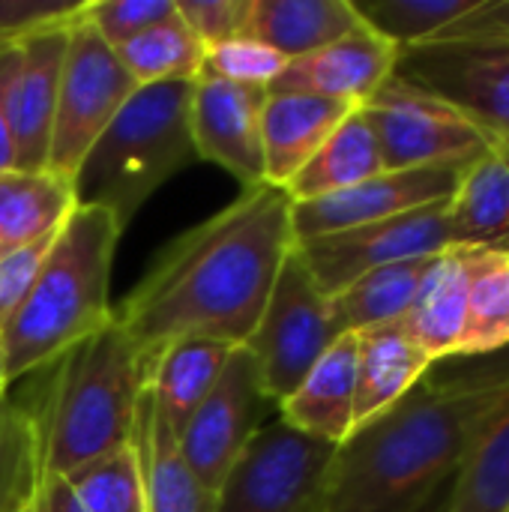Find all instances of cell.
Segmentation results:
<instances>
[{
    "label": "cell",
    "instance_id": "cell-1",
    "mask_svg": "<svg viewBox=\"0 0 509 512\" xmlns=\"http://www.w3.org/2000/svg\"><path fill=\"white\" fill-rule=\"evenodd\" d=\"M294 246L291 198L270 183L243 189L216 216L171 240L114 312L147 378L171 342L246 345Z\"/></svg>",
    "mask_w": 509,
    "mask_h": 512
},
{
    "label": "cell",
    "instance_id": "cell-2",
    "mask_svg": "<svg viewBox=\"0 0 509 512\" xmlns=\"http://www.w3.org/2000/svg\"><path fill=\"white\" fill-rule=\"evenodd\" d=\"M509 399V348L432 363L390 411L336 447L309 512H408L453 477Z\"/></svg>",
    "mask_w": 509,
    "mask_h": 512
},
{
    "label": "cell",
    "instance_id": "cell-3",
    "mask_svg": "<svg viewBox=\"0 0 509 512\" xmlns=\"http://www.w3.org/2000/svg\"><path fill=\"white\" fill-rule=\"evenodd\" d=\"M123 225L96 204H78L57 234L45 270L0 333L9 384L54 366L87 336L111 324L114 249Z\"/></svg>",
    "mask_w": 509,
    "mask_h": 512
},
{
    "label": "cell",
    "instance_id": "cell-4",
    "mask_svg": "<svg viewBox=\"0 0 509 512\" xmlns=\"http://www.w3.org/2000/svg\"><path fill=\"white\" fill-rule=\"evenodd\" d=\"M54 366L39 468L66 477L135 441L147 369L117 318Z\"/></svg>",
    "mask_w": 509,
    "mask_h": 512
},
{
    "label": "cell",
    "instance_id": "cell-5",
    "mask_svg": "<svg viewBox=\"0 0 509 512\" xmlns=\"http://www.w3.org/2000/svg\"><path fill=\"white\" fill-rule=\"evenodd\" d=\"M192 87L195 81L141 84L126 99L75 174L78 204L105 207L126 228L162 183L198 159Z\"/></svg>",
    "mask_w": 509,
    "mask_h": 512
},
{
    "label": "cell",
    "instance_id": "cell-6",
    "mask_svg": "<svg viewBox=\"0 0 509 512\" xmlns=\"http://www.w3.org/2000/svg\"><path fill=\"white\" fill-rule=\"evenodd\" d=\"M339 336L330 297L318 288L294 246L273 282L270 300L252 336L243 345L255 357L273 405L285 402L300 387L309 369Z\"/></svg>",
    "mask_w": 509,
    "mask_h": 512
},
{
    "label": "cell",
    "instance_id": "cell-7",
    "mask_svg": "<svg viewBox=\"0 0 509 512\" xmlns=\"http://www.w3.org/2000/svg\"><path fill=\"white\" fill-rule=\"evenodd\" d=\"M393 75L456 108L509 156V39H438L399 48Z\"/></svg>",
    "mask_w": 509,
    "mask_h": 512
},
{
    "label": "cell",
    "instance_id": "cell-8",
    "mask_svg": "<svg viewBox=\"0 0 509 512\" xmlns=\"http://www.w3.org/2000/svg\"><path fill=\"white\" fill-rule=\"evenodd\" d=\"M135 90L138 81L123 69L114 48H108L96 30L75 15L57 90L48 171L75 183L84 156Z\"/></svg>",
    "mask_w": 509,
    "mask_h": 512
},
{
    "label": "cell",
    "instance_id": "cell-9",
    "mask_svg": "<svg viewBox=\"0 0 509 512\" xmlns=\"http://www.w3.org/2000/svg\"><path fill=\"white\" fill-rule=\"evenodd\" d=\"M363 111L375 129L384 171L459 168L492 150V141L447 102L390 75Z\"/></svg>",
    "mask_w": 509,
    "mask_h": 512
},
{
    "label": "cell",
    "instance_id": "cell-10",
    "mask_svg": "<svg viewBox=\"0 0 509 512\" xmlns=\"http://www.w3.org/2000/svg\"><path fill=\"white\" fill-rule=\"evenodd\" d=\"M333 453L276 414L222 480L213 512H309Z\"/></svg>",
    "mask_w": 509,
    "mask_h": 512
},
{
    "label": "cell",
    "instance_id": "cell-11",
    "mask_svg": "<svg viewBox=\"0 0 509 512\" xmlns=\"http://www.w3.org/2000/svg\"><path fill=\"white\" fill-rule=\"evenodd\" d=\"M270 408L276 405L264 390L255 357L243 345L234 348L216 387L177 438L186 465L207 489L219 492L228 471L264 429Z\"/></svg>",
    "mask_w": 509,
    "mask_h": 512
},
{
    "label": "cell",
    "instance_id": "cell-12",
    "mask_svg": "<svg viewBox=\"0 0 509 512\" xmlns=\"http://www.w3.org/2000/svg\"><path fill=\"white\" fill-rule=\"evenodd\" d=\"M450 246L453 240L447 225V201H441L396 219L297 243V252L306 261L318 288L333 297L363 273L390 264L435 258Z\"/></svg>",
    "mask_w": 509,
    "mask_h": 512
},
{
    "label": "cell",
    "instance_id": "cell-13",
    "mask_svg": "<svg viewBox=\"0 0 509 512\" xmlns=\"http://www.w3.org/2000/svg\"><path fill=\"white\" fill-rule=\"evenodd\" d=\"M459 177H462L459 168L381 171L345 192L291 204L294 240L306 243V240L375 225L384 219H396V216L450 201L459 186Z\"/></svg>",
    "mask_w": 509,
    "mask_h": 512
},
{
    "label": "cell",
    "instance_id": "cell-14",
    "mask_svg": "<svg viewBox=\"0 0 509 512\" xmlns=\"http://www.w3.org/2000/svg\"><path fill=\"white\" fill-rule=\"evenodd\" d=\"M69 24H48L15 42V69L6 93L15 171H48Z\"/></svg>",
    "mask_w": 509,
    "mask_h": 512
},
{
    "label": "cell",
    "instance_id": "cell-15",
    "mask_svg": "<svg viewBox=\"0 0 509 512\" xmlns=\"http://www.w3.org/2000/svg\"><path fill=\"white\" fill-rule=\"evenodd\" d=\"M267 90L198 78L192 87V144L195 156L225 168L243 189L264 180V114Z\"/></svg>",
    "mask_w": 509,
    "mask_h": 512
},
{
    "label": "cell",
    "instance_id": "cell-16",
    "mask_svg": "<svg viewBox=\"0 0 509 512\" xmlns=\"http://www.w3.org/2000/svg\"><path fill=\"white\" fill-rule=\"evenodd\" d=\"M396 57L399 48L393 42L378 36L372 27L360 24L348 36L306 57L288 60V66L267 93H303L363 105L393 75Z\"/></svg>",
    "mask_w": 509,
    "mask_h": 512
},
{
    "label": "cell",
    "instance_id": "cell-17",
    "mask_svg": "<svg viewBox=\"0 0 509 512\" xmlns=\"http://www.w3.org/2000/svg\"><path fill=\"white\" fill-rule=\"evenodd\" d=\"M357 399V336H339L309 369L300 387L276 405V414L297 432L324 444H345L354 432Z\"/></svg>",
    "mask_w": 509,
    "mask_h": 512
},
{
    "label": "cell",
    "instance_id": "cell-18",
    "mask_svg": "<svg viewBox=\"0 0 509 512\" xmlns=\"http://www.w3.org/2000/svg\"><path fill=\"white\" fill-rule=\"evenodd\" d=\"M354 108L360 105L303 93H267L261 114L264 180L285 189Z\"/></svg>",
    "mask_w": 509,
    "mask_h": 512
},
{
    "label": "cell",
    "instance_id": "cell-19",
    "mask_svg": "<svg viewBox=\"0 0 509 512\" xmlns=\"http://www.w3.org/2000/svg\"><path fill=\"white\" fill-rule=\"evenodd\" d=\"M465 312H468V255L465 246H450L429 261L420 288L402 318V327L432 363H441L459 357L462 351Z\"/></svg>",
    "mask_w": 509,
    "mask_h": 512
},
{
    "label": "cell",
    "instance_id": "cell-20",
    "mask_svg": "<svg viewBox=\"0 0 509 512\" xmlns=\"http://www.w3.org/2000/svg\"><path fill=\"white\" fill-rule=\"evenodd\" d=\"M357 336V399L354 429L402 402L429 372L432 360L408 336L402 321L381 324Z\"/></svg>",
    "mask_w": 509,
    "mask_h": 512
},
{
    "label": "cell",
    "instance_id": "cell-21",
    "mask_svg": "<svg viewBox=\"0 0 509 512\" xmlns=\"http://www.w3.org/2000/svg\"><path fill=\"white\" fill-rule=\"evenodd\" d=\"M135 447L141 456L147 512H213L216 492L207 489L180 453L177 435L156 414L150 390L141 396Z\"/></svg>",
    "mask_w": 509,
    "mask_h": 512
},
{
    "label": "cell",
    "instance_id": "cell-22",
    "mask_svg": "<svg viewBox=\"0 0 509 512\" xmlns=\"http://www.w3.org/2000/svg\"><path fill=\"white\" fill-rule=\"evenodd\" d=\"M234 348L240 345H225L216 339H180L156 357L147 390L153 396L156 414L177 438L216 387Z\"/></svg>",
    "mask_w": 509,
    "mask_h": 512
},
{
    "label": "cell",
    "instance_id": "cell-23",
    "mask_svg": "<svg viewBox=\"0 0 509 512\" xmlns=\"http://www.w3.org/2000/svg\"><path fill=\"white\" fill-rule=\"evenodd\" d=\"M360 24L354 0H252L246 36L276 48L285 60H297Z\"/></svg>",
    "mask_w": 509,
    "mask_h": 512
},
{
    "label": "cell",
    "instance_id": "cell-24",
    "mask_svg": "<svg viewBox=\"0 0 509 512\" xmlns=\"http://www.w3.org/2000/svg\"><path fill=\"white\" fill-rule=\"evenodd\" d=\"M453 246L507 249L509 252V156L492 147L459 177L447 201Z\"/></svg>",
    "mask_w": 509,
    "mask_h": 512
},
{
    "label": "cell",
    "instance_id": "cell-25",
    "mask_svg": "<svg viewBox=\"0 0 509 512\" xmlns=\"http://www.w3.org/2000/svg\"><path fill=\"white\" fill-rule=\"evenodd\" d=\"M381 171H384L381 147L360 105L336 126V132L318 147V153L297 171V177L285 186V192L291 204L315 201L324 195L345 192Z\"/></svg>",
    "mask_w": 509,
    "mask_h": 512
},
{
    "label": "cell",
    "instance_id": "cell-26",
    "mask_svg": "<svg viewBox=\"0 0 509 512\" xmlns=\"http://www.w3.org/2000/svg\"><path fill=\"white\" fill-rule=\"evenodd\" d=\"M78 207L75 183L51 171L0 174V258L66 225Z\"/></svg>",
    "mask_w": 509,
    "mask_h": 512
},
{
    "label": "cell",
    "instance_id": "cell-27",
    "mask_svg": "<svg viewBox=\"0 0 509 512\" xmlns=\"http://www.w3.org/2000/svg\"><path fill=\"white\" fill-rule=\"evenodd\" d=\"M468 312L459 357H486L509 348V252L465 246Z\"/></svg>",
    "mask_w": 509,
    "mask_h": 512
},
{
    "label": "cell",
    "instance_id": "cell-28",
    "mask_svg": "<svg viewBox=\"0 0 509 512\" xmlns=\"http://www.w3.org/2000/svg\"><path fill=\"white\" fill-rule=\"evenodd\" d=\"M429 261L432 258L378 267V270L354 279L339 294H333L330 312H333L339 333L342 336L345 333H363V330H372L381 324L402 321L417 288H420V279H423Z\"/></svg>",
    "mask_w": 509,
    "mask_h": 512
},
{
    "label": "cell",
    "instance_id": "cell-29",
    "mask_svg": "<svg viewBox=\"0 0 509 512\" xmlns=\"http://www.w3.org/2000/svg\"><path fill=\"white\" fill-rule=\"evenodd\" d=\"M447 512H509V399L459 465Z\"/></svg>",
    "mask_w": 509,
    "mask_h": 512
},
{
    "label": "cell",
    "instance_id": "cell-30",
    "mask_svg": "<svg viewBox=\"0 0 509 512\" xmlns=\"http://www.w3.org/2000/svg\"><path fill=\"white\" fill-rule=\"evenodd\" d=\"M204 45L174 12L135 39L114 48L123 69L141 84L165 81H198L204 66Z\"/></svg>",
    "mask_w": 509,
    "mask_h": 512
},
{
    "label": "cell",
    "instance_id": "cell-31",
    "mask_svg": "<svg viewBox=\"0 0 509 512\" xmlns=\"http://www.w3.org/2000/svg\"><path fill=\"white\" fill-rule=\"evenodd\" d=\"M480 0H354V9L366 27L393 42L411 48L432 42Z\"/></svg>",
    "mask_w": 509,
    "mask_h": 512
},
{
    "label": "cell",
    "instance_id": "cell-32",
    "mask_svg": "<svg viewBox=\"0 0 509 512\" xmlns=\"http://www.w3.org/2000/svg\"><path fill=\"white\" fill-rule=\"evenodd\" d=\"M84 512H147L141 456L135 441L66 474Z\"/></svg>",
    "mask_w": 509,
    "mask_h": 512
},
{
    "label": "cell",
    "instance_id": "cell-33",
    "mask_svg": "<svg viewBox=\"0 0 509 512\" xmlns=\"http://www.w3.org/2000/svg\"><path fill=\"white\" fill-rule=\"evenodd\" d=\"M285 66L288 60L276 48L264 45L261 39L234 36L204 51V66L198 78H216V81H228L240 87L270 90Z\"/></svg>",
    "mask_w": 509,
    "mask_h": 512
},
{
    "label": "cell",
    "instance_id": "cell-34",
    "mask_svg": "<svg viewBox=\"0 0 509 512\" xmlns=\"http://www.w3.org/2000/svg\"><path fill=\"white\" fill-rule=\"evenodd\" d=\"M177 12V0H84L78 18L117 48Z\"/></svg>",
    "mask_w": 509,
    "mask_h": 512
},
{
    "label": "cell",
    "instance_id": "cell-35",
    "mask_svg": "<svg viewBox=\"0 0 509 512\" xmlns=\"http://www.w3.org/2000/svg\"><path fill=\"white\" fill-rule=\"evenodd\" d=\"M57 234L39 237L21 249H12L9 255L0 258V333L6 330V324L12 321V315L18 312V306L27 300V294L33 291V285L39 282L45 261L57 243Z\"/></svg>",
    "mask_w": 509,
    "mask_h": 512
},
{
    "label": "cell",
    "instance_id": "cell-36",
    "mask_svg": "<svg viewBox=\"0 0 509 512\" xmlns=\"http://www.w3.org/2000/svg\"><path fill=\"white\" fill-rule=\"evenodd\" d=\"M252 0H177V15L204 48L246 36Z\"/></svg>",
    "mask_w": 509,
    "mask_h": 512
},
{
    "label": "cell",
    "instance_id": "cell-37",
    "mask_svg": "<svg viewBox=\"0 0 509 512\" xmlns=\"http://www.w3.org/2000/svg\"><path fill=\"white\" fill-rule=\"evenodd\" d=\"M84 0H0V36L21 39L39 27L72 21Z\"/></svg>",
    "mask_w": 509,
    "mask_h": 512
},
{
    "label": "cell",
    "instance_id": "cell-38",
    "mask_svg": "<svg viewBox=\"0 0 509 512\" xmlns=\"http://www.w3.org/2000/svg\"><path fill=\"white\" fill-rule=\"evenodd\" d=\"M21 438L24 432L12 426L6 405L0 402V512H21L30 507L15 498V486L21 483L18 468L27 465V456L21 453Z\"/></svg>",
    "mask_w": 509,
    "mask_h": 512
},
{
    "label": "cell",
    "instance_id": "cell-39",
    "mask_svg": "<svg viewBox=\"0 0 509 512\" xmlns=\"http://www.w3.org/2000/svg\"><path fill=\"white\" fill-rule=\"evenodd\" d=\"M12 69H15V42L0 54V174L15 168V144H12L9 111H6V93H9Z\"/></svg>",
    "mask_w": 509,
    "mask_h": 512
},
{
    "label": "cell",
    "instance_id": "cell-40",
    "mask_svg": "<svg viewBox=\"0 0 509 512\" xmlns=\"http://www.w3.org/2000/svg\"><path fill=\"white\" fill-rule=\"evenodd\" d=\"M456 477V474H453ZM453 477H444L441 483H435L414 507L408 512H447L450 504V492H453Z\"/></svg>",
    "mask_w": 509,
    "mask_h": 512
},
{
    "label": "cell",
    "instance_id": "cell-41",
    "mask_svg": "<svg viewBox=\"0 0 509 512\" xmlns=\"http://www.w3.org/2000/svg\"><path fill=\"white\" fill-rule=\"evenodd\" d=\"M6 387H9V378H6V360H3V342H0V402H3Z\"/></svg>",
    "mask_w": 509,
    "mask_h": 512
},
{
    "label": "cell",
    "instance_id": "cell-42",
    "mask_svg": "<svg viewBox=\"0 0 509 512\" xmlns=\"http://www.w3.org/2000/svg\"><path fill=\"white\" fill-rule=\"evenodd\" d=\"M12 42H18V39H9V36H0V54L12 45Z\"/></svg>",
    "mask_w": 509,
    "mask_h": 512
},
{
    "label": "cell",
    "instance_id": "cell-43",
    "mask_svg": "<svg viewBox=\"0 0 509 512\" xmlns=\"http://www.w3.org/2000/svg\"><path fill=\"white\" fill-rule=\"evenodd\" d=\"M21 512H30V507H27V510H21Z\"/></svg>",
    "mask_w": 509,
    "mask_h": 512
}]
</instances>
